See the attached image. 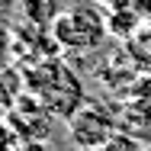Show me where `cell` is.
Listing matches in <instances>:
<instances>
[{"mask_svg": "<svg viewBox=\"0 0 151 151\" xmlns=\"http://www.w3.org/2000/svg\"><path fill=\"white\" fill-rule=\"evenodd\" d=\"M103 19H106V16H100L93 6L77 3V6H71L68 13L55 16L52 32H55V39H58L64 48H93V45H100V39L106 35V23H103Z\"/></svg>", "mask_w": 151, "mask_h": 151, "instance_id": "cell-1", "label": "cell"}, {"mask_svg": "<svg viewBox=\"0 0 151 151\" xmlns=\"http://www.w3.org/2000/svg\"><path fill=\"white\" fill-rule=\"evenodd\" d=\"M68 132H71V142L84 151H100V145L116 132V122L109 119L106 109L93 106V103H81L74 109V116L68 122Z\"/></svg>", "mask_w": 151, "mask_h": 151, "instance_id": "cell-2", "label": "cell"}, {"mask_svg": "<svg viewBox=\"0 0 151 151\" xmlns=\"http://www.w3.org/2000/svg\"><path fill=\"white\" fill-rule=\"evenodd\" d=\"M113 16L119 19V23L106 19V29L113 32V35H119V39H125V35H132V32H135V19H138V16H135L132 10H116Z\"/></svg>", "mask_w": 151, "mask_h": 151, "instance_id": "cell-3", "label": "cell"}, {"mask_svg": "<svg viewBox=\"0 0 151 151\" xmlns=\"http://www.w3.org/2000/svg\"><path fill=\"white\" fill-rule=\"evenodd\" d=\"M100 151H138L135 148V142L129 138V135H122V132H113L103 145H100Z\"/></svg>", "mask_w": 151, "mask_h": 151, "instance_id": "cell-4", "label": "cell"}, {"mask_svg": "<svg viewBox=\"0 0 151 151\" xmlns=\"http://www.w3.org/2000/svg\"><path fill=\"white\" fill-rule=\"evenodd\" d=\"M19 151H45V148H42V142H29V145H23Z\"/></svg>", "mask_w": 151, "mask_h": 151, "instance_id": "cell-5", "label": "cell"}, {"mask_svg": "<svg viewBox=\"0 0 151 151\" xmlns=\"http://www.w3.org/2000/svg\"><path fill=\"white\" fill-rule=\"evenodd\" d=\"M138 151H142V148H138ZM145 151H151V148H145Z\"/></svg>", "mask_w": 151, "mask_h": 151, "instance_id": "cell-6", "label": "cell"}]
</instances>
